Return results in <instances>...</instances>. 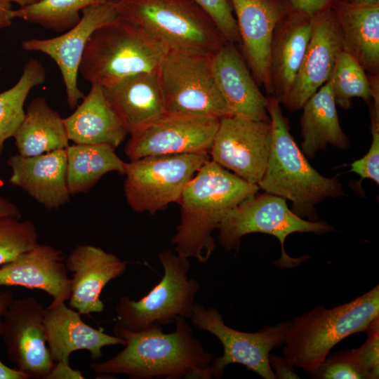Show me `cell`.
Segmentation results:
<instances>
[{"instance_id": "1", "label": "cell", "mask_w": 379, "mask_h": 379, "mask_svg": "<svg viewBox=\"0 0 379 379\" xmlns=\"http://www.w3.org/2000/svg\"><path fill=\"white\" fill-rule=\"evenodd\" d=\"M175 322V330L171 333H164L161 326L135 332L116 323L114 335L125 340L124 349L91 367L97 373H123L131 379L211 378L213 355L193 337L184 317Z\"/></svg>"}, {"instance_id": "2", "label": "cell", "mask_w": 379, "mask_h": 379, "mask_svg": "<svg viewBox=\"0 0 379 379\" xmlns=\"http://www.w3.org/2000/svg\"><path fill=\"white\" fill-rule=\"evenodd\" d=\"M259 190L211 159L204 164L179 201L180 222L171 240L177 255L206 262L215 248L213 232L230 211Z\"/></svg>"}, {"instance_id": "3", "label": "cell", "mask_w": 379, "mask_h": 379, "mask_svg": "<svg viewBox=\"0 0 379 379\" xmlns=\"http://www.w3.org/2000/svg\"><path fill=\"white\" fill-rule=\"evenodd\" d=\"M280 105L273 95L267 97L272 141L267 167L258 185L267 193L291 201V211L298 216L316 221L314 206L326 199L343 196V186L338 179L323 176L309 164L290 133Z\"/></svg>"}, {"instance_id": "4", "label": "cell", "mask_w": 379, "mask_h": 379, "mask_svg": "<svg viewBox=\"0 0 379 379\" xmlns=\"http://www.w3.org/2000/svg\"><path fill=\"white\" fill-rule=\"evenodd\" d=\"M379 317V286L331 309L319 306L288 322L284 359L312 375L331 350L349 335L366 331Z\"/></svg>"}, {"instance_id": "5", "label": "cell", "mask_w": 379, "mask_h": 379, "mask_svg": "<svg viewBox=\"0 0 379 379\" xmlns=\"http://www.w3.org/2000/svg\"><path fill=\"white\" fill-rule=\"evenodd\" d=\"M118 16L143 29L168 51L212 57L228 42L193 0H115Z\"/></svg>"}, {"instance_id": "6", "label": "cell", "mask_w": 379, "mask_h": 379, "mask_svg": "<svg viewBox=\"0 0 379 379\" xmlns=\"http://www.w3.org/2000/svg\"><path fill=\"white\" fill-rule=\"evenodd\" d=\"M168 52L140 27L118 16L91 34L79 72L91 84L108 87L131 75L157 72Z\"/></svg>"}, {"instance_id": "7", "label": "cell", "mask_w": 379, "mask_h": 379, "mask_svg": "<svg viewBox=\"0 0 379 379\" xmlns=\"http://www.w3.org/2000/svg\"><path fill=\"white\" fill-rule=\"evenodd\" d=\"M286 199L269 194H255L230 211L218 230V240L227 250L238 249L244 235L260 232L273 235L279 241L281 258L275 261L280 267H293L305 258H293L285 251L286 238L294 232H312L322 234L333 230L324 220L310 221L295 214L287 206Z\"/></svg>"}, {"instance_id": "8", "label": "cell", "mask_w": 379, "mask_h": 379, "mask_svg": "<svg viewBox=\"0 0 379 379\" xmlns=\"http://www.w3.org/2000/svg\"><path fill=\"white\" fill-rule=\"evenodd\" d=\"M164 274L159 282L139 300L128 296L119 298L115 311L119 325L131 331L175 322L179 317L190 318L200 284L188 279V259L171 251L159 255Z\"/></svg>"}, {"instance_id": "9", "label": "cell", "mask_w": 379, "mask_h": 379, "mask_svg": "<svg viewBox=\"0 0 379 379\" xmlns=\"http://www.w3.org/2000/svg\"><path fill=\"white\" fill-rule=\"evenodd\" d=\"M209 153L153 155L126 163L124 194L137 213L154 214L173 202L179 203L183 190Z\"/></svg>"}, {"instance_id": "10", "label": "cell", "mask_w": 379, "mask_h": 379, "mask_svg": "<svg viewBox=\"0 0 379 379\" xmlns=\"http://www.w3.org/2000/svg\"><path fill=\"white\" fill-rule=\"evenodd\" d=\"M157 74L166 114L230 116L213 77L211 57L168 51Z\"/></svg>"}, {"instance_id": "11", "label": "cell", "mask_w": 379, "mask_h": 379, "mask_svg": "<svg viewBox=\"0 0 379 379\" xmlns=\"http://www.w3.org/2000/svg\"><path fill=\"white\" fill-rule=\"evenodd\" d=\"M199 329L214 335L223 347V354L211 364L212 378L222 376L225 367L241 364L264 379H275L269 356L271 350L284 344L287 323L266 326L255 333L233 329L225 324L222 315L214 307H204L194 302L190 317Z\"/></svg>"}, {"instance_id": "12", "label": "cell", "mask_w": 379, "mask_h": 379, "mask_svg": "<svg viewBox=\"0 0 379 379\" xmlns=\"http://www.w3.org/2000/svg\"><path fill=\"white\" fill-rule=\"evenodd\" d=\"M272 141L270 121L228 116L220 119L209 155L220 166L258 185L267 167Z\"/></svg>"}, {"instance_id": "13", "label": "cell", "mask_w": 379, "mask_h": 379, "mask_svg": "<svg viewBox=\"0 0 379 379\" xmlns=\"http://www.w3.org/2000/svg\"><path fill=\"white\" fill-rule=\"evenodd\" d=\"M44 309L32 296L13 299L1 325L9 360L33 378H48L55 366L46 345Z\"/></svg>"}, {"instance_id": "14", "label": "cell", "mask_w": 379, "mask_h": 379, "mask_svg": "<svg viewBox=\"0 0 379 379\" xmlns=\"http://www.w3.org/2000/svg\"><path fill=\"white\" fill-rule=\"evenodd\" d=\"M220 119L166 114L131 135L124 147L130 161L153 155L209 153Z\"/></svg>"}, {"instance_id": "15", "label": "cell", "mask_w": 379, "mask_h": 379, "mask_svg": "<svg viewBox=\"0 0 379 379\" xmlns=\"http://www.w3.org/2000/svg\"><path fill=\"white\" fill-rule=\"evenodd\" d=\"M114 1L84 8L79 22L62 35L46 39L32 38L22 42L25 51L43 53L55 62L70 109H75L85 96L79 88L77 77L87 42L95 29L118 18Z\"/></svg>"}, {"instance_id": "16", "label": "cell", "mask_w": 379, "mask_h": 379, "mask_svg": "<svg viewBox=\"0 0 379 379\" xmlns=\"http://www.w3.org/2000/svg\"><path fill=\"white\" fill-rule=\"evenodd\" d=\"M311 35L292 88L282 105L290 112L306 102L331 77L343 51L341 33L333 9L311 17Z\"/></svg>"}, {"instance_id": "17", "label": "cell", "mask_w": 379, "mask_h": 379, "mask_svg": "<svg viewBox=\"0 0 379 379\" xmlns=\"http://www.w3.org/2000/svg\"><path fill=\"white\" fill-rule=\"evenodd\" d=\"M247 66L259 86L273 95L270 48L278 23L288 13L282 0H231Z\"/></svg>"}, {"instance_id": "18", "label": "cell", "mask_w": 379, "mask_h": 379, "mask_svg": "<svg viewBox=\"0 0 379 379\" xmlns=\"http://www.w3.org/2000/svg\"><path fill=\"white\" fill-rule=\"evenodd\" d=\"M65 265L72 273L69 305L81 315L103 311L102 289L127 268L126 262L115 254L88 244L77 246L65 259Z\"/></svg>"}, {"instance_id": "19", "label": "cell", "mask_w": 379, "mask_h": 379, "mask_svg": "<svg viewBox=\"0 0 379 379\" xmlns=\"http://www.w3.org/2000/svg\"><path fill=\"white\" fill-rule=\"evenodd\" d=\"M213 77L230 116L270 121L267 97L259 88L235 44L227 42L212 57Z\"/></svg>"}, {"instance_id": "20", "label": "cell", "mask_w": 379, "mask_h": 379, "mask_svg": "<svg viewBox=\"0 0 379 379\" xmlns=\"http://www.w3.org/2000/svg\"><path fill=\"white\" fill-rule=\"evenodd\" d=\"M44 324L48 347L55 364H69V356L77 350H86L91 360L102 359V348L125 345L124 339L110 335L83 321L81 314L65 302H52L44 309Z\"/></svg>"}, {"instance_id": "21", "label": "cell", "mask_w": 379, "mask_h": 379, "mask_svg": "<svg viewBox=\"0 0 379 379\" xmlns=\"http://www.w3.org/2000/svg\"><path fill=\"white\" fill-rule=\"evenodd\" d=\"M9 182L26 192L44 208L56 209L68 203L67 154L60 149L34 157L11 156Z\"/></svg>"}, {"instance_id": "22", "label": "cell", "mask_w": 379, "mask_h": 379, "mask_svg": "<svg viewBox=\"0 0 379 379\" xmlns=\"http://www.w3.org/2000/svg\"><path fill=\"white\" fill-rule=\"evenodd\" d=\"M70 280L62 252L47 244H39L0 267V286L39 289L54 302L69 300Z\"/></svg>"}, {"instance_id": "23", "label": "cell", "mask_w": 379, "mask_h": 379, "mask_svg": "<svg viewBox=\"0 0 379 379\" xmlns=\"http://www.w3.org/2000/svg\"><path fill=\"white\" fill-rule=\"evenodd\" d=\"M103 89L131 135L166 114L157 72L131 75Z\"/></svg>"}, {"instance_id": "24", "label": "cell", "mask_w": 379, "mask_h": 379, "mask_svg": "<svg viewBox=\"0 0 379 379\" xmlns=\"http://www.w3.org/2000/svg\"><path fill=\"white\" fill-rule=\"evenodd\" d=\"M311 17L288 13L277 25L270 48L273 96L286 100L300 67L311 35Z\"/></svg>"}, {"instance_id": "25", "label": "cell", "mask_w": 379, "mask_h": 379, "mask_svg": "<svg viewBox=\"0 0 379 379\" xmlns=\"http://www.w3.org/2000/svg\"><path fill=\"white\" fill-rule=\"evenodd\" d=\"M75 111L63 119L67 136L74 144H107L118 147L128 134L108 102L103 87L91 88Z\"/></svg>"}, {"instance_id": "26", "label": "cell", "mask_w": 379, "mask_h": 379, "mask_svg": "<svg viewBox=\"0 0 379 379\" xmlns=\"http://www.w3.org/2000/svg\"><path fill=\"white\" fill-rule=\"evenodd\" d=\"M343 51L367 74H379V6H355L333 2Z\"/></svg>"}, {"instance_id": "27", "label": "cell", "mask_w": 379, "mask_h": 379, "mask_svg": "<svg viewBox=\"0 0 379 379\" xmlns=\"http://www.w3.org/2000/svg\"><path fill=\"white\" fill-rule=\"evenodd\" d=\"M302 109L301 151L305 157L313 158L328 144L342 149L349 148V138L339 123L331 79L310 97Z\"/></svg>"}, {"instance_id": "28", "label": "cell", "mask_w": 379, "mask_h": 379, "mask_svg": "<svg viewBox=\"0 0 379 379\" xmlns=\"http://www.w3.org/2000/svg\"><path fill=\"white\" fill-rule=\"evenodd\" d=\"M13 138L19 154L34 157L65 149L69 138L60 114L44 97L34 98Z\"/></svg>"}, {"instance_id": "29", "label": "cell", "mask_w": 379, "mask_h": 379, "mask_svg": "<svg viewBox=\"0 0 379 379\" xmlns=\"http://www.w3.org/2000/svg\"><path fill=\"white\" fill-rule=\"evenodd\" d=\"M67 181L71 195L88 192L105 174L126 172V163L107 144H74L66 148Z\"/></svg>"}, {"instance_id": "30", "label": "cell", "mask_w": 379, "mask_h": 379, "mask_svg": "<svg viewBox=\"0 0 379 379\" xmlns=\"http://www.w3.org/2000/svg\"><path fill=\"white\" fill-rule=\"evenodd\" d=\"M45 80L46 70L41 62L30 58L18 82L0 93V157L5 142L14 136L25 117L24 105L29 91Z\"/></svg>"}, {"instance_id": "31", "label": "cell", "mask_w": 379, "mask_h": 379, "mask_svg": "<svg viewBox=\"0 0 379 379\" xmlns=\"http://www.w3.org/2000/svg\"><path fill=\"white\" fill-rule=\"evenodd\" d=\"M113 0H41L13 10V18H20L57 32H63L80 20L81 11L90 6Z\"/></svg>"}, {"instance_id": "32", "label": "cell", "mask_w": 379, "mask_h": 379, "mask_svg": "<svg viewBox=\"0 0 379 379\" xmlns=\"http://www.w3.org/2000/svg\"><path fill=\"white\" fill-rule=\"evenodd\" d=\"M331 80L336 105L345 110L352 106V99L361 98L372 101L366 72L349 53L343 51L335 63Z\"/></svg>"}, {"instance_id": "33", "label": "cell", "mask_w": 379, "mask_h": 379, "mask_svg": "<svg viewBox=\"0 0 379 379\" xmlns=\"http://www.w3.org/2000/svg\"><path fill=\"white\" fill-rule=\"evenodd\" d=\"M35 225L29 220L0 218V266L11 262L39 243Z\"/></svg>"}, {"instance_id": "34", "label": "cell", "mask_w": 379, "mask_h": 379, "mask_svg": "<svg viewBox=\"0 0 379 379\" xmlns=\"http://www.w3.org/2000/svg\"><path fill=\"white\" fill-rule=\"evenodd\" d=\"M311 375L317 379H367L351 350L327 357L321 366Z\"/></svg>"}, {"instance_id": "35", "label": "cell", "mask_w": 379, "mask_h": 379, "mask_svg": "<svg viewBox=\"0 0 379 379\" xmlns=\"http://www.w3.org/2000/svg\"><path fill=\"white\" fill-rule=\"evenodd\" d=\"M213 20L225 39L232 44L240 43L236 18L231 0H193Z\"/></svg>"}, {"instance_id": "36", "label": "cell", "mask_w": 379, "mask_h": 379, "mask_svg": "<svg viewBox=\"0 0 379 379\" xmlns=\"http://www.w3.org/2000/svg\"><path fill=\"white\" fill-rule=\"evenodd\" d=\"M371 145L368 152L351 164L350 171L358 174L361 179L373 180L379 183V109H370Z\"/></svg>"}, {"instance_id": "37", "label": "cell", "mask_w": 379, "mask_h": 379, "mask_svg": "<svg viewBox=\"0 0 379 379\" xmlns=\"http://www.w3.org/2000/svg\"><path fill=\"white\" fill-rule=\"evenodd\" d=\"M368 337L359 347L351 350L367 379H376L379 375V319L376 318L366 330Z\"/></svg>"}, {"instance_id": "38", "label": "cell", "mask_w": 379, "mask_h": 379, "mask_svg": "<svg viewBox=\"0 0 379 379\" xmlns=\"http://www.w3.org/2000/svg\"><path fill=\"white\" fill-rule=\"evenodd\" d=\"M288 13L308 17L331 8L335 0H282Z\"/></svg>"}, {"instance_id": "39", "label": "cell", "mask_w": 379, "mask_h": 379, "mask_svg": "<svg viewBox=\"0 0 379 379\" xmlns=\"http://www.w3.org/2000/svg\"><path fill=\"white\" fill-rule=\"evenodd\" d=\"M269 361L270 366H272L275 370L276 378H299L293 371V366L290 365L284 358L270 354Z\"/></svg>"}, {"instance_id": "40", "label": "cell", "mask_w": 379, "mask_h": 379, "mask_svg": "<svg viewBox=\"0 0 379 379\" xmlns=\"http://www.w3.org/2000/svg\"><path fill=\"white\" fill-rule=\"evenodd\" d=\"M48 378H84L79 371L72 369L69 364L56 363Z\"/></svg>"}, {"instance_id": "41", "label": "cell", "mask_w": 379, "mask_h": 379, "mask_svg": "<svg viewBox=\"0 0 379 379\" xmlns=\"http://www.w3.org/2000/svg\"><path fill=\"white\" fill-rule=\"evenodd\" d=\"M4 217L20 219L21 213L14 203L0 194V218Z\"/></svg>"}, {"instance_id": "42", "label": "cell", "mask_w": 379, "mask_h": 379, "mask_svg": "<svg viewBox=\"0 0 379 379\" xmlns=\"http://www.w3.org/2000/svg\"><path fill=\"white\" fill-rule=\"evenodd\" d=\"M29 376L19 370L18 368H12L4 364L0 360V379H28Z\"/></svg>"}, {"instance_id": "43", "label": "cell", "mask_w": 379, "mask_h": 379, "mask_svg": "<svg viewBox=\"0 0 379 379\" xmlns=\"http://www.w3.org/2000/svg\"><path fill=\"white\" fill-rule=\"evenodd\" d=\"M11 4L0 1V29L8 27L14 20Z\"/></svg>"}, {"instance_id": "44", "label": "cell", "mask_w": 379, "mask_h": 379, "mask_svg": "<svg viewBox=\"0 0 379 379\" xmlns=\"http://www.w3.org/2000/svg\"><path fill=\"white\" fill-rule=\"evenodd\" d=\"M13 295L10 291H4L0 292V338H1V325L3 316L13 300Z\"/></svg>"}, {"instance_id": "45", "label": "cell", "mask_w": 379, "mask_h": 379, "mask_svg": "<svg viewBox=\"0 0 379 379\" xmlns=\"http://www.w3.org/2000/svg\"><path fill=\"white\" fill-rule=\"evenodd\" d=\"M340 3L355 6H377L379 0H336Z\"/></svg>"}, {"instance_id": "46", "label": "cell", "mask_w": 379, "mask_h": 379, "mask_svg": "<svg viewBox=\"0 0 379 379\" xmlns=\"http://www.w3.org/2000/svg\"><path fill=\"white\" fill-rule=\"evenodd\" d=\"M41 0H0L1 2L6 3H15L18 4L20 7L31 5L35 3L39 2Z\"/></svg>"}, {"instance_id": "47", "label": "cell", "mask_w": 379, "mask_h": 379, "mask_svg": "<svg viewBox=\"0 0 379 379\" xmlns=\"http://www.w3.org/2000/svg\"><path fill=\"white\" fill-rule=\"evenodd\" d=\"M0 185H1V180H0Z\"/></svg>"}]
</instances>
